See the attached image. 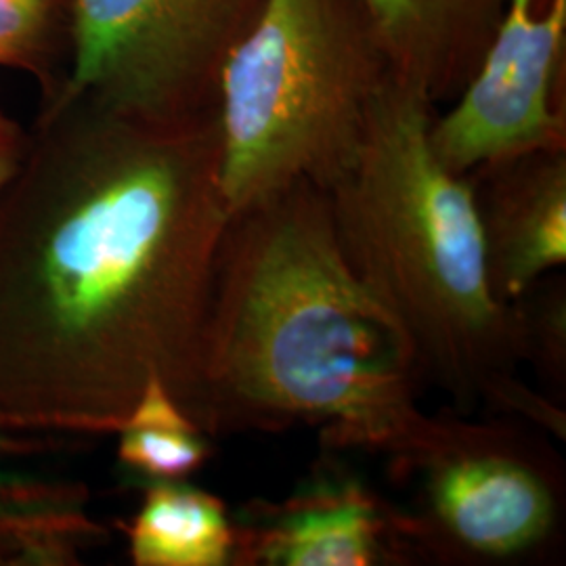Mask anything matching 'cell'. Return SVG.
Segmentation results:
<instances>
[{
    "label": "cell",
    "instance_id": "obj_7",
    "mask_svg": "<svg viewBox=\"0 0 566 566\" xmlns=\"http://www.w3.org/2000/svg\"><path fill=\"white\" fill-rule=\"evenodd\" d=\"M566 0H507L474 74L430 126L451 172L566 147Z\"/></svg>",
    "mask_w": 566,
    "mask_h": 566
},
{
    "label": "cell",
    "instance_id": "obj_8",
    "mask_svg": "<svg viewBox=\"0 0 566 566\" xmlns=\"http://www.w3.org/2000/svg\"><path fill=\"white\" fill-rule=\"evenodd\" d=\"M233 525L231 566L413 565L397 504L332 458L287 497L235 510Z\"/></svg>",
    "mask_w": 566,
    "mask_h": 566
},
{
    "label": "cell",
    "instance_id": "obj_17",
    "mask_svg": "<svg viewBox=\"0 0 566 566\" xmlns=\"http://www.w3.org/2000/svg\"><path fill=\"white\" fill-rule=\"evenodd\" d=\"M28 142V133L18 122L0 112V187L18 168L23 149Z\"/></svg>",
    "mask_w": 566,
    "mask_h": 566
},
{
    "label": "cell",
    "instance_id": "obj_1",
    "mask_svg": "<svg viewBox=\"0 0 566 566\" xmlns=\"http://www.w3.org/2000/svg\"><path fill=\"white\" fill-rule=\"evenodd\" d=\"M227 219L217 107L42 97L0 187V416L116 434L151 378L189 416Z\"/></svg>",
    "mask_w": 566,
    "mask_h": 566
},
{
    "label": "cell",
    "instance_id": "obj_13",
    "mask_svg": "<svg viewBox=\"0 0 566 566\" xmlns=\"http://www.w3.org/2000/svg\"><path fill=\"white\" fill-rule=\"evenodd\" d=\"M70 63V0H0V65L36 78L46 97L67 81Z\"/></svg>",
    "mask_w": 566,
    "mask_h": 566
},
{
    "label": "cell",
    "instance_id": "obj_4",
    "mask_svg": "<svg viewBox=\"0 0 566 566\" xmlns=\"http://www.w3.org/2000/svg\"><path fill=\"white\" fill-rule=\"evenodd\" d=\"M395 74L367 0H264L217 91L229 214L292 182L329 189Z\"/></svg>",
    "mask_w": 566,
    "mask_h": 566
},
{
    "label": "cell",
    "instance_id": "obj_15",
    "mask_svg": "<svg viewBox=\"0 0 566 566\" xmlns=\"http://www.w3.org/2000/svg\"><path fill=\"white\" fill-rule=\"evenodd\" d=\"M507 308L518 364L531 365L544 386L542 392L558 403L566 392L565 275L549 273Z\"/></svg>",
    "mask_w": 566,
    "mask_h": 566
},
{
    "label": "cell",
    "instance_id": "obj_12",
    "mask_svg": "<svg viewBox=\"0 0 566 566\" xmlns=\"http://www.w3.org/2000/svg\"><path fill=\"white\" fill-rule=\"evenodd\" d=\"M116 437L118 462L142 483L189 481L212 455L210 437L158 378L147 382Z\"/></svg>",
    "mask_w": 566,
    "mask_h": 566
},
{
    "label": "cell",
    "instance_id": "obj_11",
    "mask_svg": "<svg viewBox=\"0 0 566 566\" xmlns=\"http://www.w3.org/2000/svg\"><path fill=\"white\" fill-rule=\"evenodd\" d=\"M142 506L122 525L135 566H231L233 512L189 481L142 483Z\"/></svg>",
    "mask_w": 566,
    "mask_h": 566
},
{
    "label": "cell",
    "instance_id": "obj_5",
    "mask_svg": "<svg viewBox=\"0 0 566 566\" xmlns=\"http://www.w3.org/2000/svg\"><path fill=\"white\" fill-rule=\"evenodd\" d=\"M531 422L428 416L386 458L407 489L397 504L413 563H542L563 544L565 464Z\"/></svg>",
    "mask_w": 566,
    "mask_h": 566
},
{
    "label": "cell",
    "instance_id": "obj_2",
    "mask_svg": "<svg viewBox=\"0 0 566 566\" xmlns=\"http://www.w3.org/2000/svg\"><path fill=\"white\" fill-rule=\"evenodd\" d=\"M403 329L355 275L327 191L283 187L229 214L189 418L208 437L315 428L388 455L424 420Z\"/></svg>",
    "mask_w": 566,
    "mask_h": 566
},
{
    "label": "cell",
    "instance_id": "obj_14",
    "mask_svg": "<svg viewBox=\"0 0 566 566\" xmlns=\"http://www.w3.org/2000/svg\"><path fill=\"white\" fill-rule=\"evenodd\" d=\"M107 528L86 504L44 510H0V566L81 565L102 546Z\"/></svg>",
    "mask_w": 566,
    "mask_h": 566
},
{
    "label": "cell",
    "instance_id": "obj_10",
    "mask_svg": "<svg viewBox=\"0 0 566 566\" xmlns=\"http://www.w3.org/2000/svg\"><path fill=\"white\" fill-rule=\"evenodd\" d=\"M395 74L449 105L474 74L507 0H367Z\"/></svg>",
    "mask_w": 566,
    "mask_h": 566
},
{
    "label": "cell",
    "instance_id": "obj_16",
    "mask_svg": "<svg viewBox=\"0 0 566 566\" xmlns=\"http://www.w3.org/2000/svg\"><path fill=\"white\" fill-rule=\"evenodd\" d=\"M20 432L0 416V510H44V507L82 506L88 491L81 483L23 476L4 470V462L36 446L21 439Z\"/></svg>",
    "mask_w": 566,
    "mask_h": 566
},
{
    "label": "cell",
    "instance_id": "obj_6",
    "mask_svg": "<svg viewBox=\"0 0 566 566\" xmlns=\"http://www.w3.org/2000/svg\"><path fill=\"white\" fill-rule=\"evenodd\" d=\"M67 84L156 114L217 107L224 61L264 0H70Z\"/></svg>",
    "mask_w": 566,
    "mask_h": 566
},
{
    "label": "cell",
    "instance_id": "obj_9",
    "mask_svg": "<svg viewBox=\"0 0 566 566\" xmlns=\"http://www.w3.org/2000/svg\"><path fill=\"white\" fill-rule=\"evenodd\" d=\"M497 301L523 296L566 263V147L523 151L465 175Z\"/></svg>",
    "mask_w": 566,
    "mask_h": 566
},
{
    "label": "cell",
    "instance_id": "obj_3",
    "mask_svg": "<svg viewBox=\"0 0 566 566\" xmlns=\"http://www.w3.org/2000/svg\"><path fill=\"white\" fill-rule=\"evenodd\" d=\"M437 109L401 76L386 82L355 160L327 189L344 259L403 329L424 382L460 413L481 405L565 441V407L518 374L470 182L430 143Z\"/></svg>",
    "mask_w": 566,
    "mask_h": 566
}]
</instances>
